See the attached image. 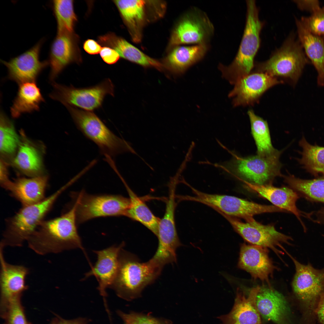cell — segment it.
I'll list each match as a JSON object with an SVG mask.
<instances>
[{
	"mask_svg": "<svg viewBox=\"0 0 324 324\" xmlns=\"http://www.w3.org/2000/svg\"><path fill=\"white\" fill-rule=\"evenodd\" d=\"M214 31V25L207 14L193 7L176 25L171 36L169 49L183 44H209Z\"/></svg>",
	"mask_w": 324,
	"mask_h": 324,
	"instance_id": "8fae6325",
	"label": "cell"
},
{
	"mask_svg": "<svg viewBox=\"0 0 324 324\" xmlns=\"http://www.w3.org/2000/svg\"><path fill=\"white\" fill-rule=\"evenodd\" d=\"M244 183L246 187L268 200L274 206L294 214L301 222L304 230H306L305 226L300 218L301 212L296 205L299 196L294 190L286 187H276L272 184L257 185L247 182Z\"/></svg>",
	"mask_w": 324,
	"mask_h": 324,
	"instance_id": "4316f807",
	"label": "cell"
},
{
	"mask_svg": "<svg viewBox=\"0 0 324 324\" xmlns=\"http://www.w3.org/2000/svg\"><path fill=\"white\" fill-rule=\"evenodd\" d=\"M69 186L66 184L41 201L23 206L14 216L8 218L0 244L4 248L22 246L44 220L59 196Z\"/></svg>",
	"mask_w": 324,
	"mask_h": 324,
	"instance_id": "5b68a950",
	"label": "cell"
},
{
	"mask_svg": "<svg viewBox=\"0 0 324 324\" xmlns=\"http://www.w3.org/2000/svg\"><path fill=\"white\" fill-rule=\"evenodd\" d=\"M290 187L314 201L324 202V175L312 180H305L291 174L283 176Z\"/></svg>",
	"mask_w": 324,
	"mask_h": 324,
	"instance_id": "e575fe53",
	"label": "cell"
},
{
	"mask_svg": "<svg viewBox=\"0 0 324 324\" xmlns=\"http://www.w3.org/2000/svg\"><path fill=\"white\" fill-rule=\"evenodd\" d=\"M169 187L165 213L158 224L157 236L158 246L154 254L156 258L166 263L177 261L176 250L182 245L178 235L175 221L176 186L171 185Z\"/></svg>",
	"mask_w": 324,
	"mask_h": 324,
	"instance_id": "4fadbf2b",
	"label": "cell"
},
{
	"mask_svg": "<svg viewBox=\"0 0 324 324\" xmlns=\"http://www.w3.org/2000/svg\"><path fill=\"white\" fill-rule=\"evenodd\" d=\"M259 312L266 320L287 324L290 310L284 296L271 286L260 287L256 298Z\"/></svg>",
	"mask_w": 324,
	"mask_h": 324,
	"instance_id": "603a6c76",
	"label": "cell"
},
{
	"mask_svg": "<svg viewBox=\"0 0 324 324\" xmlns=\"http://www.w3.org/2000/svg\"><path fill=\"white\" fill-rule=\"evenodd\" d=\"M283 83L267 73L252 72L235 82L229 96L233 98L235 106L253 105L259 102L262 95L269 89Z\"/></svg>",
	"mask_w": 324,
	"mask_h": 324,
	"instance_id": "2e32d148",
	"label": "cell"
},
{
	"mask_svg": "<svg viewBox=\"0 0 324 324\" xmlns=\"http://www.w3.org/2000/svg\"><path fill=\"white\" fill-rule=\"evenodd\" d=\"M300 20L311 33L324 36V7H320L313 12L310 16L303 17Z\"/></svg>",
	"mask_w": 324,
	"mask_h": 324,
	"instance_id": "f35d334b",
	"label": "cell"
},
{
	"mask_svg": "<svg viewBox=\"0 0 324 324\" xmlns=\"http://www.w3.org/2000/svg\"><path fill=\"white\" fill-rule=\"evenodd\" d=\"M194 196H189L188 200L199 202L211 207L218 212L244 219L249 221L254 216L266 213L284 212L274 205H262L236 196L210 194L200 191L191 187Z\"/></svg>",
	"mask_w": 324,
	"mask_h": 324,
	"instance_id": "ba28073f",
	"label": "cell"
},
{
	"mask_svg": "<svg viewBox=\"0 0 324 324\" xmlns=\"http://www.w3.org/2000/svg\"><path fill=\"white\" fill-rule=\"evenodd\" d=\"M309 62L299 41L291 34L268 60L255 63L254 71L267 73L294 86Z\"/></svg>",
	"mask_w": 324,
	"mask_h": 324,
	"instance_id": "8992f818",
	"label": "cell"
},
{
	"mask_svg": "<svg viewBox=\"0 0 324 324\" xmlns=\"http://www.w3.org/2000/svg\"><path fill=\"white\" fill-rule=\"evenodd\" d=\"M117 313L124 324H172L170 320L156 318L149 314L131 312L126 314L118 310Z\"/></svg>",
	"mask_w": 324,
	"mask_h": 324,
	"instance_id": "74e56055",
	"label": "cell"
},
{
	"mask_svg": "<svg viewBox=\"0 0 324 324\" xmlns=\"http://www.w3.org/2000/svg\"><path fill=\"white\" fill-rule=\"evenodd\" d=\"M99 53L104 61L109 64L116 63L120 57L118 53L115 50L107 46L102 47Z\"/></svg>",
	"mask_w": 324,
	"mask_h": 324,
	"instance_id": "ab89813d",
	"label": "cell"
},
{
	"mask_svg": "<svg viewBox=\"0 0 324 324\" xmlns=\"http://www.w3.org/2000/svg\"><path fill=\"white\" fill-rule=\"evenodd\" d=\"M296 22L299 42L317 73V85L324 86V37L311 33L300 20L296 19Z\"/></svg>",
	"mask_w": 324,
	"mask_h": 324,
	"instance_id": "83f0119b",
	"label": "cell"
},
{
	"mask_svg": "<svg viewBox=\"0 0 324 324\" xmlns=\"http://www.w3.org/2000/svg\"><path fill=\"white\" fill-rule=\"evenodd\" d=\"M287 254L295 267L292 282L293 291L301 301L313 308L324 297V269H316L310 264L304 265L288 253Z\"/></svg>",
	"mask_w": 324,
	"mask_h": 324,
	"instance_id": "5bb4252c",
	"label": "cell"
},
{
	"mask_svg": "<svg viewBox=\"0 0 324 324\" xmlns=\"http://www.w3.org/2000/svg\"><path fill=\"white\" fill-rule=\"evenodd\" d=\"M129 198L120 195L89 194L82 190L74 205L77 224L97 218L125 216Z\"/></svg>",
	"mask_w": 324,
	"mask_h": 324,
	"instance_id": "9c48e42d",
	"label": "cell"
},
{
	"mask_svg": "<svg viewBox=\"0 0 324 324\" xmlns=\"http://www.w3.org/2000/svg\"><path fill=\"white\" fill-rule=\"evenodd\" d=\"M8 163L7 161L1 158L0 163V182L2 187L5 189L10 180L8 178Z\"/></svg>",
	"mask_w": 324,
	"mask_h": 324,
	"instance_id": "b9f144b4",
	"label": "cell"
},
{
	"mask_svg": "<svg viewBox=\"0 0 324 324\" xmlns=\"http://www.w3.org/2000/svg\"><path fill=\"white\" fill-rule=\"evenodd\" d=\"M230 224L234 230L245 241L251 244L269 248L278 256L287 252L283 246L284 244H290L292 239L290 236L280 233L272 224H263L254 219L244 222L238 218L221 212Z\"/></svg>",
	"mask_w": 324,
	"mask_h": 324,
	"instance_id": "7c38bea8",
	"label": "cell"
},
{
	"mask_svg": "<svg viewBox=\"0 0 324 324\" xmlns=\"http://www.w3.org/2000/svg\"><path fill=\"white\" fill-rule=\"evenodd\" d=\"M66 107L78 129L97 145L101 154L112 157L130 149L127 143L111 131L92 111Z\"/></svg>",
	"mask_w": 324,
	"mask_h": 324,
	"instance_id": "52a82bcc",
	"label": "cell"
},
{
	"mask_svg": "<svg viewBox=\"0 0 324 324\" xmlns=\"http://www.w3.org/2000/svg\"><path fill=\"white\" fill-rule=\"evenodd\" d=\"M57 324H87V320L84 318H79L72 320H66L58 316Z\"/></svg>",
	"mask_w": 324,
	"mask_h": 324,
	"instance_id": "ee69618b",
	"label": "cell"
},
{
	"mask_svg": "<svg viewBox=\"0 0 324 324\" xmlns=\"http://www.w3.org/2000/svg\"><path fill=\"white\" fill-rule=\"evenodd\" d=\"M44 101L35 82L20 84L10 108L11 116L13 118H17L23 114L38 111L40 104Z\"/></svg>",
	"mask_w": 324,
	"mask_h": 324,
	"instance_id": "f546056e",
	"label": "cell"
},
{
	"mask_svg": "<svg viewBox=\"0 0 324 324\" xmlns=\"http://www.w3.org/2000/svg\"><path fill=\"white\" fill-rule=\"evenodd\" d=\"M4 248L0 246L1 316L12 300L21 298L23 292L28 288L26 279L29 273V269L25 266L7 262L4 257Z\"/></svg>",
	"mask_w": 324,
	"mask_h": 324,
	"instance_id": "e0dca14e",
	"label": "cell"
},
{
	"mask_svg": "<svg viewBox=\"0 0 324 324\" xmlns=\"http://www.w3.org/2000/svg\"><path fill=\"white\" fill-rule=\"evenodd\" d=\"M267 250L259 246L242 244L238 267L249 273L254 279H259L271 286L269 278L277 268L269 257Z\"/></svg>",
	"mask_w": 324,
	"mask_h": 324,
	"instance_id": "d6986e66",
	"label": "cell"
},
{
	"mask_svg": "<svg viewBox=\"0 0 324 324\" xmlns=\"http://www.w3.org/2000/svg\"><path fill=\"white\" fill-rule=\"evenodd\" d=\"M299 145L302 148L300 152L302 157L298 159L299 163L314 176L324 175V147L311 145L304 136L299 142Z\"/></svg>",
	"mask_w": 324,
	"mask_h": 324,
	"instance_id": "836d02e7",
	"label": "cell"
},
{
	"mask_svg": "<svg viewBox=\"0 0 324 324\" xmlns=\"http://www.w3.org/2000/svg\"><path fill=\"white\" fill-rule=\"evenodd\" d=\"M247 114L251 126L252 136L254 140L258 155L269 156L278 153L279 151L273 146L267 121L257 115L252 109Z\"/></svg>",
	"mask_w": 324,
	"mask_h": 324,
	"instance_id": "1f68e13d",
	"label": "cell"
},
{
	"mask_svg": "<svg viewBox=\"0 0 324 324\" xmlns=\"http://www.w3.org/2000/svg\"><path fill=\"white\" fill-rule=\"evenodd\" d=\"M125 245L123 242L118 246L113 245L105 249L93 250L97 255V260L91 270L86 273L84 280L94 275L98 283V289L101 296H106V289L109 288L116 276L118 263V256Z\"/></svg>",
	"mask_w": 324,
	"mask_h": 324,
	"instance_id": "ffe728a7",
	"label": "cell"
},
{
	"mask_svg": "<svg viewBox=\"0 0 324 324\" xmlns=\"http://www.w3.org/2000/svg\"><path fill=\"white\" fill-rule=\"evenodd\" d=\"M76 216L73 205L61 216L44 220L27 240L28 247L42 255L78 248L86 255L78 232Z\"/></svg>",
	"mask_w": 324,
	"mask_h": 324,
	"instance_id": "6da1fadb",
	"label": "cell"
},
{
	"mask_svg": "<svg viewBox=\"0 0 324 324\" xmlns=\"http://www.w3.org/2000/svg\"><path fill=\"white\" fill-rule=\"evenodd\" d=\"M127 26L132 40H141L142 30L147 21L146 8L148 2L144 0H114Z\"/></svg>",
	"mask_w": 324,
	"mask_h": 324,
	"instance_id": "f1b7e54d",
	"label": "cell"
},
{
	"mask_svg": "<svg viewBox=\"0 0 324 324\" xmlns=\"http://www.w3.org/2000/svg\"><path fill=\"white\" fill-rule=\"evenodd\" d=\"M128 193L130 204L125 216L142 224L156 236L160 219L153 214L142 199L129 188L122 177Z\"/></svg>",
	"mask_w": 324,
	"mask_h": 324,
	"instance_id": "4dcf8cb0",
	"label": "cell"
},
{
	"mask_svg": "<svg viewBox=\"0 0 324 324\" xmlns=\"http://www.w3.org/2000/svg\"><path fill=\"white\" fill-rule=\"evenodd\" d=\"M260 286L247 291L237 289L235 303L228 314L218 317L220 324H261V315L256 305V298Z\"/></svg>",
	"mask_w": 324,
	"mask_h": 324,
	"instance_id": "44dd1931",
	"label": "cell"
},
{
	"mask_svg": "<svg viewBox=\"0 0 324 324\" xmlns=\"http://www.w3.org/2000/svg\"><path fill=\"white\" fill-rule=\"evenodd\" d=\"M53 90L50 98L59 101L65 106H70L92 111L100 107L106 96L114 95V86L109 79L95 86L76 88L52 82Z\"/></svg>",
	"mask_w": 324,
	"mask_h": 324,
	"instance_id": "30bf717a",
	"label": "cell"
},
{
	"mask_svg": "<svg viewBox=\"0 0 324 324\" xmlns=\"http://www.w3.org/2000/svg\"><path fill=\"white\" fill-rule=\"evenodd\" d=\"M48 177L43 175L29 178H19L10 181L6 190L20 201L23 206L33 204L42 200Z\"/></svg>",
	"mask_w": 324,
	"mask_h": 324,
	"instance_id": "cb8c5ba5",
	"label": "cell"
},
{
	"mask_svg": "<svg viewBox=\"0 0 324 324\" xmlns=\"http://www.w3.org/2000/svg\"><path fill=\"white\" fill-rule=\"evenodd\" d=\"M209 48V44L178 46L172 49L162 64L164 68L171 73L176 75L181 74L202 59Z\"/></svg>",
	"mask_w": 324,
	"mask_h": 324,
	"instance_id": "d4e9b609",
	"label": "cell"
},
{
	"mask_svg": "<svg viewBox=\"0 0 324 324\" xmlns=\"http://www.w3.org/2000/svg\"><path fill=\"white\" fill-rule=\"evenodd\" d=\"M317 214V222L324 224V208L318 211Z\"/></svg>",
	"mask_w": 324,
	"mask_h": 324,
	"instance_id": "bcb514c9",
	"label": "cell"
},
{
	"mask_svg": "<svg viewBox=\"0 0 324 324\" xmlns=\"http://www.w3.org/2000/svg\"><path fill=\"white\" fill-rule=\"evenodd\" d=\"M21 298H17L12 300L1 316L4 320L3 324H31L26 317Z\"/></svg>",
	"mask_w": 324,
	"mask_h": 324,
	"instance_id": "8d00e7d4",
	"label": "cell"
},
{
	"mask_svg": "<svg viewBox=\"0 0 324 324\" xmlns=\"http://www.w3.org/2000/svg\"><path fill=\"white\" fill-rule=\"evenodd\" d=\"M163 268L151 259L142 262L134 254L122 248L118 267L110 288L119 297L131 301L140 297L143 289L160 274Z\"/></svg>",
	"mask_w": 324,
	"mask_h": 324,
	"instance_id": "7a4b0ae2",
	"label": "cell"
},
{
	"mask_svg": "<svg viewBox=\"0 0 324 324\" xmlns=\"http://www.w3.org/2000/svg\"><path fill=\"white\" fill-rule=\"evenodd\" d=\"M246 16L243 36L237 52L228 66L220 63L219 69L223 76L234 84L252 72L254 58L260 46V34L264 25L260 19L259 9L254 0H247Z\"/></svg>",
	"mask_w": 324,
	"mask_h": 324,
	"instance_id": "3957f363",
	"label": "cell"
},
{
	"mask_svg": "<svg viewBox=\"0 0 324 324\" xmlns=\"http://www.w3.org/2000/svg\"><path fill=\"white\" fill-rule=\"evenodd\" d=\"M58 320V317H57L53 319L49 324H57Z\"/></svg>",
	"mask_w": 324,
	"mask_h": 324,
	"instance_id": "7dc6e473",
	"label": "cell"
},
{
	"mask_svg": "<svg viewBox=\"0 0 324 324\" xmlns=\"http://www.w3.org/2000/svg\"><path fill=\"white\" fill-rule=\"evenodd\" d=\"M74 3V1L71 0L52 1V9L57 23V32L74 33L77 19Z\"/></svg>",
	"mask_w": 324,
	"mask_h": 324,
	"instance_id": "d590c367",
	"label": "cell"
},
{
	"mask_svg": "<svg viewBox=\"0 0 324 324\" xmlns=\"http://www.w3.org/2000/svg\"><path fill=\"white\" fill-rule=\"evenodd\" d=\"M83 48L88 54L95 55L100 53L102 47L98 42L94 40L88 39L84 42Z\"/></svg>",
	"mask_w": 324,
	"mask_h": 324,
	"instance_id": "7bdbcfd3",
	"label": "cell"
},
{
	"mask_svg": "<svg viewBox=\"0 0 324 324\" xmlns=\"http://www.w3.org/2000/svg\"><path fill=\"white\" fill-rule=\"evenodd\" d=\"M45 38L40 39L32 48L6 61L0 60L7 68L8 78L19 85L35 82L41 72L49 65L48 60L40 61V51Z\"/></svg>",
	"mask_w": 324,
	"mask_h": 324,
	"instance_id": "9a60e30c",
	"label": "cell"
},
{
	"mask_svg": "<svg viewBox=\"0 0 324 324\" xmlns=\"http://www.w3.org/2000/svg\"><path fill=\"white\" fill-rule=\"evenodd\" d=\"M100 45L115 50L122 58L145 68L153 67L159 70L164 69L162 63L146 55L124 38L110 33L98 37Z\"/></svg>",
	"mask_w": 324,
	"mask_h": 324,
	"instance_id": "484cf974",
	"label": "cell"
},
{
	"mask_svg": "<svg viewBox=\"0 0 324 324\" xmlns=\"http://www.w3.org/2000/svg\"><path fill=\"white\" fill-rule=\"evenodd\" d=\"M315 312L320 322L322 324H324V297L318 303Z\"/></svg>",
	"mask_w": 324,
	"mask_h": 324,
	"instance_id": "f6af8a7d",
	"label": "cell"
},
{
	"mask_svg": "<svg viewBox=\"0 0 324 324\" xmlns=\"http://www.w3.org/2000/svg\"><path fill=\"white\" fill-rule=\"evenodd\" d=\"M298 7L302 10L310 11L311 13L320 7L317 0H294Z\"/></svg>",
	"mask_w": 324,
	"mask_h": 324,
	"instance_id": "60d3db41",
	"label": "cell"
},
{
	"mask_svg": "<svg viewBox=\"0 0 324 324\" xmlns=\"http://www.w3.org/2000/svg\"><path fill=\"white\" fill-rule=\"evenodd\" d=\"M12 122L2 111L0 115V152L1 158L11 160L15 156L20 142Z\"/></svg>",
	"mask_w": 324,
	"mask_h": 324,
	"instance_id": "d6a6232c",
	"label": "cell"
},
{
	"mask_svg": "<svg viewBox=\"0 0 324 324\" xmlns=\"http://www.w3.org/2000/svg\"><path fill=\"white\" fill-rule=\"evenodd\" d=\"M224 148L232 155L231 159L214 166L244 183L257 185L272 184L275 178L283 176L280 161L281 151L269 156L256 154L242 157Z\"/></svg>",
	"mask_w": 324,
	"mask_h": 324,
	"instance_id": "277c9868",
	"label": "cell"
},
{
	"mask_svg": "<svg viewBox=\"0 0 324 324\" xmlns=\"http://www.w3.org/2000/svg\"><path fill=\"white\" fill-rule=\"evenodd\" d=\"M77 36L74 33L57 32L50 48L48 60L50 69L49 79L51 82L68 65L81 62Z\"/></svg>",
	"mask_w": 324,
	"mask_h": 324,
	"instance_id": "ac0fdd59",
	"label": "cell"
},
{
	"mask_svg": "<svg viewBox=\"0 0 324 324\" xmlns=\"http://www.w3.org/2000/svg\"><path fill=\"white\" fill-rule=\"evenodd\" d=\"M20 132V142L12 160V165L21 173L31 177L44 175L43 146L29 139L22 130Z\"/></svg>",
	"mask_w": 324,
	"mask_h": 324,
	"instance_id": "7402d4cb",
	"label": "cell"
}]
</instances>
